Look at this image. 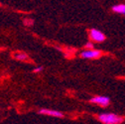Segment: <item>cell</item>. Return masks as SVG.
I'll use <instances>...</instances> for the list:
<instances>
[{
	"mask_svg": "<svg viewBox=\"0 0 125 124\" xmlns=\"http://www.w3.org/2000/svg\"><path fill=\"white\" fill-rule=\"evenodd\" d=\"M99 121L105 124H119L123 122L124 118L121 116H118L114 113H103L98 116Z\"/></svg>",
	"mask_w": 125,
	"mask_h": 124,
	"instance_id": "obj_1",
	"label": "cell"
},
{
	"mask_svg": "<svg viewBox=\"0 0 125 124\" xmlns=\"http://www.w3.org/2000/svg\"><path fill=\"white\" fill-rule=\"evenodd\" d=\"M89 37L92 41H94L96 43H100V42H103L105 40L104 34L96 29H91L89 31Z\"/></svg>",
	"mask_w": 125,
	"mask_h": 124,
	"instance_id": "obj_2",
	"label": "cell"
},
{
	"mask_svg": "<svg viewBox=\"0 0 125 124\" xmlns=\"http://www.w3.org/2000/svg\"><path fill=\"white\" fill-rule=\"evenodd\" d=\"M101 52L98 50H92V49H87L83 52L81 53V57L83 59H96L101 56Z\"/></svg>",
	"mask_w": 125,
	"mask_h": 124,
	"instance_id": "obj_3",
	"label": "cell"
},
{
	"mask_svg": "<svg viewBox=\"0 0 125 124\" xmlns=\"http://www.w3.org/2000/svg\"><path fill=\"white\" fill-rule=\"evenodd\" d=\"M91 103H96L98 105H101V106H107L109 103H110V99L106 96H94L90 98L89 100Z\"/></svg>",
	"mask_w": 125,
	"mask_h": 124,
	"instance_id": "obj_4",
	"label": "cell"
},
{
	"mask_svg": "<svg viewBox=\"0 0 125 124\" xmlns=\"http://www.w3.org/2000/svg\"><path fill=\"white\" fill-rule=\"evenodd\" d=\"M39 113L48 115V116H52V117H58V118L64 117V114H62V112H60L58 110H53V109H41L39 111Z\"/></svg>",
	"mask_w": 125,
	"mask_h": 124,
	"instance_id": "obj_5",
	"label": "cell"
},
{
	"mask_svg": "<svg viewBox=\"0 0 125 124\" xmlns=\"http://www.w3.org/2000/svg\"><path fill=\"white\" fill-rule=\"evenodd\" d=\"M112 11L118 14H123L125 16V4H119L112 7Z\"/></svg>",
	"mask_w": 125,
	"mask_h": 124,
	"instance_id": "obj_6",
	"label": "cell"
},
{
	"mask_svg": "<svg viewBox=\"0 0 125 124\" xmlns=\"http://www.w3.org/2000/svg\"><path fill=\"white\" fill-rule=\"evenodd\" d=\"M15 59H17L19 61H26L28 60V56L26 54H23V53H17V54H15L14 55Z\"/></svg>",
	"mask_w": 125,
	"mask_h": 124,
	"instance_id": "obj_7",
	"label": "cell"
},
{
	"mask_svg": "<svg viewBox=\"0 0 125 124\" xmlns=\"http://www.w3.org/2000/svg\"><path fill=\"white\" fill-rule=\"evenodd\" d=\"M24 23H25L26 25H28V26H31V25H33V23H34V21H33L32 19H25V21H24Z\"/></svg>",
	"mask_w": 125,
	"mask_h": 124,
	"instance_id": "obj_8",
	"label": "cell"
},
{
	"mask_svg": "<svg viewBox=\"0 0 125 124\" xmlns=\"http://www.w3.org/2000/svg\"><path fill=\"white\" fill-rule=\"evenodd\" d=\"M85 48L86 49H93L94 48V45H93L91 42H88V43L85 44Z\"/></svg>",
	"mask_w": 125,
	"mask_h": 124,
	"instance_id": "obj_9",
	"label": "cell"
},
{
	"mask_svg": "<svg viewBox=\"0 0 125 124\" xmlns=\"http://www.w3.org/2000/svg\"><path fill=\"white\" fill-rule=\"evenodd\" d=\"M43 70H44L43 67H37V68H35V69L33 70V72H42Z\"/></svg>",
	"mask_w": 125,
	"mask_h": 124,
	"instance_id": "obj_10",
	"label": "cell"
}]
</instances>
